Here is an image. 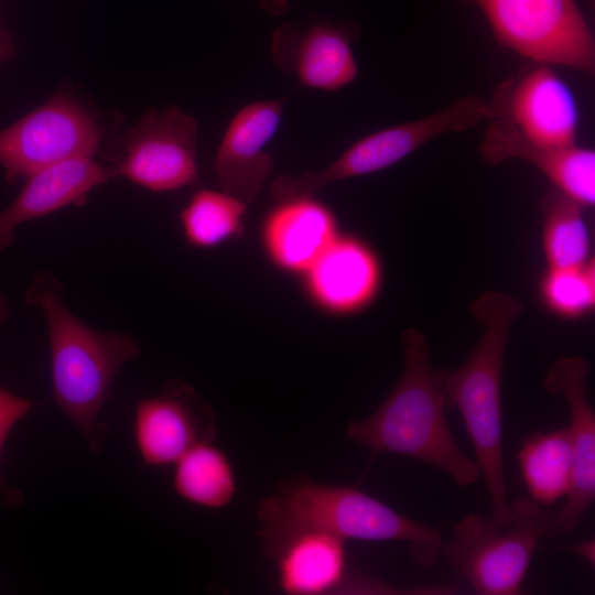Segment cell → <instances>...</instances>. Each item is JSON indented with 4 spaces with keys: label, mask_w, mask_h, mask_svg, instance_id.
<instances>
[{
    "label": "cell",
    "mask_w": 595,
    "mask_h": 595,
    "mask_svg": "<svg viewBox=\"0 0 595 595\" xmlns=\"http://www.w3.org/2000/svg\"><path fill=\"white\" fill-rule=\"evenodd\" d=\"M274 562L281 591L322 595L345 589L349 575L345 540L326 531L294 528L259 538Z\"/></svg>",
    "instance_id": "obj_14"
},
{
    "label": "cell",
    "mask_w": 595,
    "mask_h": 595,
    "mask_svg": "<svg viewBox=\"0 0 595 595\" xmlns=\"http://www.w3.org/2000/svg\"><path fill=\"white\" fill-rule=\"evenodd\" d=\"M18 197L0 212V251L14 240L15 228L68 205H82L88 194L111 178L110 170L93 158H73L30 176Z\"/></svg>",
    "instance_id": "obj_17"
},
{
    "label": "cell",
    "mask_w": 595,
    "mask_h": 595,
    "mask_svg": "<svg viewBox=\"0 0 595 595\" xmlns=\"http://www.w3.org/2000/svg\"><path fill=\"white\" fill-rule=\"evenodd\" d=\"M41 310L51 351L53 398L79 429L91 451L108 430L97 419L119 370L140 354L137 339L120 332H98L63 302V286L51 273H36L24 295Z\"/></svg>",
    "instance_id": "obj_2"
},
{
    "label": "cell",
    "mask_w": 595,
    "mask_h": 595,
    "mask_svg": "<svg viewBox=\"0 0 595 595\" xmlns=\"http://www.w3.org/2000/svg\"><path fill=\"white\" fill-rule=\"evenodd\" d=\"M543 215L542 242L549 268H572L591 257V236L582 205L552 188L540 203Z\"/></svg>",
    "instance_id": "obj_21"
},
{
    "label": "cell",
    "mask_w": 595,
    "mask_h": 595,
    "mask_svg": "<svg viewBox=\"0 0 595 595\" xmlns=\"http://www.w3.org/2000/svg\"><path fill=\"white\" fill-rule=\"evenodd\" d=\"M484 160L497 164L508 158L532 163L555 188L581 204L595 203V153L593 150L570 147H548L527 139L512 123L497 118L487 129L480 143Z\"/></svg>",
    "instance_id": "obj_16"
},
{
    "label": "cell",
    "mask_w": 595,
    "mask_h": 595,
    "mask_svg": "<svg viewBox=\"0 0 595 595\" xmlns=\"http://www.w3.org/2000/svg\"><path fill=\"white\" fill-rule=\"evenodd\" d=\"M589 365L580 357H565L552 364L545 375L544 389L561 394L567 402L573 472L565 502L553 512V539L575 531L595 499V412L586 385Z\"/></svg>",
    "instance_id": "obj_11"
},
{
    "label": "cell",
    "mask_w": 595,
    "mask_h": 595,
    "mask_svg": "<svg viewBox=\"0 0 595 595\" xmlns=\"http://www.w3.org/2000/svg\"><path fill=\"white\" fill-rule=\"evenodd\" d=\"M302 275L309 296L318 307L344 315L360 311L375 299L381 269L367 244L337 235Z\"/></svg>",
    "instance_id": "obj_15"
},
{
    "label": "cell",
    "mask_w": 595,
    "mask_h": 595,
    "mask_svg": "<svg viewBox=\"0 0 595 595\" xmlns=\"http://www.w3.org/2000/svg\"><path fill=\"white\" fill-rule=\"evenodd\" d=\"M32 402L0 388V463L6 441L14 425L26 415ZM0 491L7 502L21 500V494L9 488L0 473Z\"/></svg>",
    "instance_id": "obj_24"
},
{
    "label": "cell",
    "mask_w": 595,
    "mask_h": 595,
    "mask_svg": "<svg viewBox=\"0 0 595 595\" xmlns=\"http://www.w3.org/2000/svg\"><path fill=\"white\" fill-rule=\"evenodd\" d=\"M497 40L543 64L593 73L592 31L575 0H473Z\"/></svg>",
    "instance_id": "obj_6"
},
{
    "label": "cell",
    "mask_w": 595,
    "mask_h": 595,
    "mask_svg": "<svg viewBox=\"0 0 595 595\" xmlns=\"http://www.w3.org/2000/svg\"><path fill=\"white\" fill-rule=\"evenodd\" d=\"M11 311L8 300L4 295L0 294V324H3L10 316Z\"/></svg>",
    "instance_id": "obj_27"
},
{
    "label": "cell",
    "mask_w": 595,
    "mask_h": 595,
    "mask_svg": "<svg viewBox=\"0 0 595 595\" xmlns=\"http://www.w3.org/2000/svg\"><path fill=\"white\" fill-rule=\"evenodd\" d=\"M493 117L512 123L530 141L548 147L575 144L578 110L572 91L547 65L500 86Z\"/></svg>",
    "instance_id": "obj_12"
},
{
    "label": "cell",
    "mask_w": 595,
    "mask_h": 595,
    "mask_svg": "<svg viewBox=\"0 0 595 595\" xmlns=\"http://www.w3.org/2000/svg\"><path fill=\"white\" fill-rule=\"evenodd\" d=\"M284 98L250 102L229 121L214 161L221 190L246 204L259 196L273 161L267 144L279 130Z\"/></svg>",
    "instance_id": "obj_13"
},
{
    "label": "cell",
    "mask_w": 595,
    "mask_h": 595,
    "mask_svg": "<svg viewBox=\"0 0 595 595\" xmlns=\"http://www.w3.org/2000/svg\"><path fill=\"white\" fill-rule=\"evenodd\" d=\"M357 29L345 21L281 24L272 34L270 52L275 66L300 85L334 91L357 76L353 42Z\"/></svg>",
    "instance_id": "obj_10"
},
{
    "label": "cell",
    "mask_w": 595,
    "mask_h": 595,
    "mask_svg": "<svg viewBox=\"0 0 595 595\" xmlns=\"http://www.w3.org/2000/svg\"><path fill=\"white\" fill-rule=\"evenodd\" d=\"M540 292L545 305L563 317H580L595 306V262L572 268H549Z\"/></svg>",
    "instance_id": "obj_23"
},
{
    "label": "cell",
    "mask_w": 595,
    "mask_h": 595,
    "mask_svg": "<svg viewBox=\"0 0 595 595\" xmlns=\"http://www.w3.org/2000/svg\"><path fill=\"white\" fill-rule=\"evenodd\" d=\"M522 312V304L506 293L478 296L470 313L483 325V336L458 369L443 370L447 402L462 414L488 489L491 518L501 527L511 517L504 472L502 368L511 327Z\"/></svg>",
    "instance_id": "obj_3"
},
{
    "label": "cell",
    "mask_w": 595,
    "mask_h": 595,
    "mask_svg": "<svg viewBox=\"0 0 595 595\" xmlns=\"http://www.w3.org/2000/svg\"><path fill=\"white\" fill-rule=\"evenodd\" d=\"M216 436L215 414L195 390L172 381L154 397L140 399L134 411V439L144 464L167 466Z\"/></svg>",
    "instance_id": "obj_9"
},
{
    "label": "cell",
    "mask_w": 595,
    "mask_h": 595,
    "mask_svg": "<svg viewBox=\"0 0 595 595\" xmlns=\"http://www.w3.org/2000/svg\"><path fill=\"white\" fill-rule=\"evenodd\" d=\"M99 128L78 102L55 96L0 131V166L10 181L98 148Z\"/></svg>",
    "instance_id": "obj_7"
},
{
    "label": "cell",
    "mask_w": 595,
    "mask_h": 595,
    "mask_svg": "<svg viewBox=\"0 0 595 595\" xmlns=\"http://www.w3.org/2000/svg\"><path fill=\"white\" fill-rule=\"evenodd\" d=\"M173 487L184 500L208 509L226 507L238 490L229 457L212 442L195 446L175 463Z\"/></svg>",
    "instance_id": "obj_20"
},
{
    "label": "cell",
    "mask_w": 595,
    "mask_h": 595,
    "mask_svg": "<svg viewBox=\"0 0 595 595\" xmlns=\"http://www.w3.org/2000/svg\"><path fill=\"white\" fill-rule=\"evenodd\" d=\"M333 212L314 195L280 202L267 215L262 241L281 270L303 274L337 237Z\"/></svg>",
    "instance_id": "obj_18"
},
{
    "label": "cell",
    "mask_w": 595,
    "mask_h": 595,
    "mask_svg": "<svg viewBox=\"0 0 595 595\" xmlns=\"http://www.w3.org/2000/svg\"><path fill=\"white\" fill-rule=\"evenodd\" d=\"M571 550L577 555L585 559L589 564H594L595 545L593 539L580 544H574L572 545Z\"/></svg>",
    "instance_id": "obj_26"
},
{
    "label": "cell",
    "mask_w": 595,
    "mask_h": 595,
    "mask_svg": "<svg viewBox=\"0 0 595 595\" xmlns=\"http://www.w3.org/2000/svg\"><path fill=\"white\" fill-rule=\"evenodd\" d=\"M196 119L177 107L147 111L128 133L125 152L110 170L152 192H173L198 177Z\"/></svg>",
    "instance_id": "obj_8"
},
{
    "label": "cell",
    "mask_w": 595,
    "mask_h": 595,
    "mask_svg": "<svg viewBox=\"0 0 595 595\" xmlns=\"http://www.w3.org/2000/svg\"><path fill=\"white\" fill-rule=\"evenodd\" d=\"M517 458L533 501L543 506L552 505L567 495L573 472L569 428L524 437Z\"/></svg>",
    "instance_id": "obj_19"
},
{
    "label": "cell",
    "mask_w": 595,
    "mask_h": 595,
    "mask_svg": "<svg viewBox=\"0 0 595 595\" xmlns=\"http://www.w3.org/2000/svg\"><path fill=\"white\" fill-rule=\"evenodd\" d=\"M247 204L225 191L195 192L180 214L186 241L202 249L214 248L244 232Z\"/></svg>",
    "instance_id": "obj_22"
},
{
    "label": "cell",
    "mask_w": 595,
    "mask_h": 595,
    "mask_svg": "<svg viewBox=\"0 0 595 595\" xmlns=\"http://www.w3.org/2000/svg\"><path fill=\"white\" fill-rule=\"evenodd\" d=\"M259 6L269 14L279 15L289 10V0H257Z\"/></svg>",
    "instance_id": "obj_25"
},
{
    "label": "cell",
    "mask_w": 595,
    "mask_h": 595,
    "mask_svg": "<svg viewBox=\"0 0 595 595\" xmlns=\"http://www.w3.org/2000/svg\"><path fill=\"white\" fill-rule=\"evenodd\" d=\"M510 523L469 513L443 542L442 554L480 595H517L540 539H553V512L533 500L510 505Z\"/></svg>",
    "instance_id": "obj_5"
},
{
    "label": "cell",
    "mask_w": 595,
    "mask_h": 595,
    "mask_svg": "<svg viewBox=\"0 0 595 595\" xmlns=\"http://www.w3.org/2000/svg\"><path fill=\"white\" fill-rule=\"evenodd\" d=\"M258 538L294 528L317 529L343 540L403 541L413 561L433 567L442 554L436 527L410 519L358 487L325 485L306 478L282 484L258 506Z\"/></svg>",
    "instance_id": "obj_4"
},
{
    "label": "cell",
    "mask_w": 595,
    "mask_h": 595,
    "mask_svg": "<svg viewBox=\"0 0 595 595\" xmlns=\"http://www.w3.org/2000/svg\"><path fill=\"white\" fill-rule=\"evenodd\" d=\"M401 338L404 368L399 381L370 416L347 425L346 436L375 455H403L445 472L459 487L473 486L482 473L448 425L443 370L431 363L426 336L409 327Z\"/></svg>",
    "instance_id": "obj_1"
}]
</instances>
